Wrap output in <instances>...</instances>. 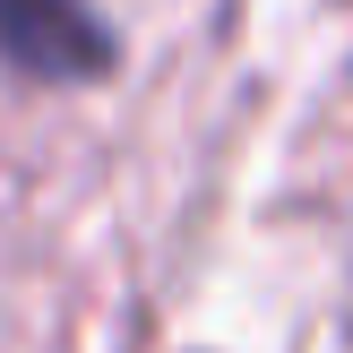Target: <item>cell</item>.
Here are the masks:
<instances>
[{"mask_svg": "<svg viewBox=\"0 0 353 353\" xmlns=\"http://www.w3.org/2000/svg\"><path fill=\"white\" fill-rule=\"evenodd\" d=\"M0 61L26 78L78 86V78H103L112 34H103L95 0H0Z\"/></svg>", "mask_w": 353, "mask_h": 353, "instance_id": "obj_1", "label": "cell"}]
</instances>
